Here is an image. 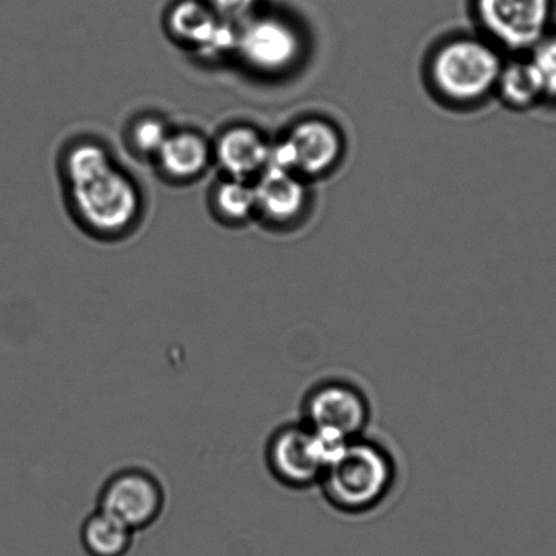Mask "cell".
Wrapping results in <instances>:
<instances>
[{"mask_svg": "<svg viewBox=\"0 0 556 556\" xmlns=\"http://www.w3.org/2000/svg\"><path fill=\"white\" fill-rule=\"evenodd\" d=\"M395 482L396 464L391 453L359 437L339 447L318 484L334 510L359 516L377 509Z\"/></svg>", "mask_w": 556, "mask_h": 556, "instance_id": "cell-1", "label": "cell"}, {"mask_svg": "<svg viewBox=\"0 0 556 556\" xmlns=\"http://www.w3.org/2000/svg\"><path fill=\"white\" fill-rule=\"evenodd\" d=\"M504 67L498 52L478 39H456L446 42L431 61V80L445 99L473 102L496 88Z\"/></svg>", "mask_w": 556, "mask_h": 556, "instance_id": "cell-2", "label": "cell"}, {"mask_svg": "<svg viewBox=\"0 0 556 556\" xmlns=\"http://www.w3.org/2000/svg\"><path fill=\"white\" fill-rule=\"evenodd\" d=\"M370 415L365 393L344 380L317 382L305 393L301 404V422L337 450L364 437Z\"/></svg>", "mask_w": 556, "mask_h": 556, "instance_id": "cell-3", "label": "cell"}, {"mask_svg": "<svg viewBox=\"0 0 556 556\" xmlns=\"http://www.w3.org/2000/svg\"><path fill=\"white\" fill-rule=\"evenodd\" d=\"M337 451L309 426L299 422L286 424L275 430L264 456L269 473L278 483L288 489L304 490L320 483Z\"/></svg>", "mask_w": 556, "mask_h": 556, "instance_id": "cell-4", "label": "cell"}, {"mask_svg": "<svg viewBox=\"0 0 556 556\" xmlns=\"http://www.w3.org/2000/svg\"><path fill=\"white\" fill-rule=\"evenodd\" d=\"M165 504L166 494L161 480L139 467H127L112 473L99 494V509L135 533L153 527L164 513Z\"/></svg>", "mask_w": 556, "mask_h": 556, "instance_id": "cell-5", "label": "cell"}, {"mask_svg": "<svg viewBox=\"0 0 556 556\" xmlns=\"http://www.w3.org/2000/svg\"><path fill=\"white\" fill-rule=\"evenodd\" d=\"M72 193L79 217L97 233H121L139 213L138 188L116 167L72 188Z\"/></svg>", "mask_w": 556, "mask_h": 556, "instance_id": "cell-6", "label": "cell"}, {"mask_svg": "<svg viewBox=\"0 0 556 556\" xmlns=\"http://www.w3.org/2000/svg\"><path fill=\"white\" fill-rule=\"evenodd\" d=\"M480 23L496 42L513 51H531L549 34L555 0H478Z\"/></svg>", "mask_w": 556, "mask_h": 556, "instance_id": "cell-7", "label": "cell"}, {"mask_svg": "<svg viewBox=\"0 0 556 556\" xmlns=\"http://www.w3.org/2000/svg\"><path fill=\"white\" fill-rule=\"evenodd\" d=\"M237 50L258 72L280 73L293 66L302 42L299 31L282 18L251 17L239 31Z\"/></svg>", "mask_w": 556, "mask_h": 556, "instance_id": "cell-8", "label": "cell"}, {"mask_svg": "<svg viewBox=\"0 0 556 556\" xmlns=\"http://www.w3.org/2000/svg\"><path fill=\"white\" fill-rule=\"evenodd\" d=\"M288 142L293 149L296 175H326L343 153V139L337 127L321 118H306L291 129Z\"/></svg>", "mask_w": 556, "mask_h": 556, "instance_id": "cell-9", "label": "cell"}, {"mask_svg": "<svg viewBox=\"0 0 556 556\" xmlns=\"http://www.w3.org/2000/svg\"><path fill=\"white\" fill-rule=\"evenodd\" d=\"M253 188L256 210L274 223H290L304 212L307 192L296 173L266 167Z\"/></svg>", "mask_w": 556, "mask_h": 556, "instance_id": "cell-10", "label": "cell"}, {"mask_svg": "<svg viewBox=\"0 0 556 556\" xmlns=\"http://www.w3.org/2000/svg\"><path fill=\"white\" fill-rule=\"evenodd\" d=\"M269 144L251 127L228 129L217 143V159L229 177L248 180L261 175L267 165Z\"/></svg>", "mask_w": 556, "mask_h": 556, "instance_id": "cell-11", "label": "cell"}, {"mask_svg": "<svg viewBox=\"0 0 556 556\" xmlns=\"http://www.w3.org/2000/svg\"><path fill=\"white\" fill-rule=\"evenodd\" d=\"M223 23L224 20L215 14L210 4L201 0H181L175 4L167 18L172 35L202 53L207 50Z\"/></svg>", "mask_w": 556, "mask_h": 556, "instance_id": "cell-12", "label": "cell"}, {"mask_svg": "<svg viewBox=\"0 0 556 556\" xmlns=\"http://www.w3.org/2000/svg\"><path fill=\"white\" fill-rule=\"evenodd\" d=\"M135 534L132 529L97 507L80 526L79 540L88 556H128Z\"/></svg>", "mask_w": 556, "mask_h": 556, "instance_id": "cell-13", "label": "cell"}, {"mask_svg": "<svg viewBox=\"0 0 556 556\" xmlns=\"http://www.w3.org/2000/svg\"><path fill=\"white\" fill-rule=\"evenodd\" d=\"M156 159L165 175L186 180L201 175L206 169L210 148L206 139L197 132H170Z\"/></svg>", "mask_w": 556, "mask_h": 556, "instance_id": "cell-14", "label": "cell"}, {"mask_svg": "<svg viewBox=\"0 0 556 556\" xmlns=\"http://www.w3.org/2000/svg\"><path fill=\"white\" fill-rule=\"evenodd\" d=\"M496 88H500L505 101L516 108L531 106L543 99L528 59L504 64Z\"/></svg>", "mask_w": 556, "mask_h": 556, "instance_id": "cell-15", "label": "cell"}, {"mask_svg": "<svg viewBox=\"0 0 556 556\" xmlns=\"http://www.w3.org/2000/svg\"><path fill=\"white\" fill-rule=\"evenodd\" d=\"M113 162L110 153L96 143H80L68 151L64 169L70 188L83 186L111 170Z\"/></svg>", "mask_w": 556, "mask_h": 556, "instance_id": "cell-16", "label": "cell"}, {"mask_svg": "<svg viewBox=\"0 0 556 556\" xmlns=\"http://www.w3.org/2000/svg\"><path fill=\"white\" fill-rule=\"evenodd\" d=\"M214 203L220 217L229 220L247 219L256 210L255 188L247 180L230 177V180L219 184Z\"/></svg>", "mask_w": 556, "mask_h": 556, "instance_id": "cell-17", "label": "cell"}, {"mask_svg": "<svg viewBox=\"0 0 556 556\" xmlns=\"http://www.w3.org/2000/svg\"><path fill=\"white\" fill-rule=\"evenodd\" d=\"M529 64L538 79L543 99L556 101V35H547L531 50Z\"/></svg>", "mask_w": 556, "mask_h": 556, "instance_id": "cell-18", "label": "cell"}, {"mask_svg": "<svg viewBox=\"0 0 556 556\" xmlns=\"http://www.w3.org/2000/svg\"><path fill=\"white\" fill-rule=\"evenodd\" d=\"M169 135V128L161 118L143 117L134 124L131 142L140 154L156 156Z\"/></svg>", "mask_w": 556, "mask_h": 556, "instance_id": "cell-19", "label": "cell"}, {"mask_svg": "<svg viewBox=\"0 0 556 556\" xmlns=\"http://www.w3.org/2000/svg\"><path fill=\"white\" fill-rule=\"evenodd\" d=\"M210 8L226 23L253 17L258 0H207Z\"/></svg>", "mask_w": 556, "mask_h": 556, "instance_id": "cell-20", "label": "cell"}]
</instances>
